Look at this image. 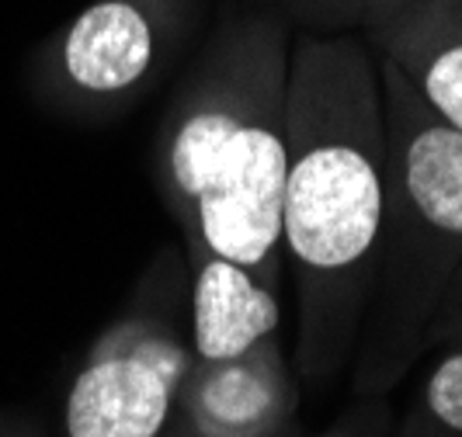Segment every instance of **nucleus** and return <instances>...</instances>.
<instances>
[{"label": "nucleus", "mask_w": 462, "mask_h": 437, "mask_svg": "<svg viewBox=\"0 0 462 437\" xmlns=\"http://www.w3.org/2000/svg\"><path fill=\"white\" fill-rule=\"evenodd\" d=\"M161 49L157 11L143 0H97L63 39V73L88 97H118L146 80Z\"/></svg>", "instance_id": "obj_7"}, {"label": "nucleus", "mask_w": 462, "mask_h": 437, "mask_svg": "<svg viewBox=\"0 0 462 437\" xmlns=\"http://www.w3.org/2000/svg\"><path fill=\"white\" fill-rule=\"evenodd\" d=\"M424 420L445 437H462V344L452 347L424 382Z\"/></svg>", "instance_id": "obj_9"}, {"label": "nucleus", "mask_w": 462, "mask_h": 437, "mask_svg": "<svg viewBox=\"0 0 462 437\" xmlns=\"http://www.w3.org/2000/svg\"><path fill=\"white\" fill-rule=\"evenodd\" d=\"M320 437H351V434H347V427H334L330 434H320Z\"/></svg>", "instance_id": "obj_11"}, {"label": "nucleus", "mask_w": 462, "mask_h": 437, "mask_svg": "<svg viewBox=\"0 0 462 437\" xmlns=\"http://www.w3.org/2000/svg\"><path fill=\"white\" fill-rule=\"evenodd\" d=\"M300 392L282 358L278 333L261 337L236 358H191L178 410L195 437H272L296 414Z\"/></svg>", "instance_id": "obj_5"}, {"label": "nucleus", "mask_w": 462, "mask_h": 437, "mask_svg": "<svg viewBox=\"0 0 462 437\" xmlns=\"http://www.w3.org/2000/svg\"><path fill=\"white\" fill-rule=\"evenodd\" d=\"M191 351L157 316L112 323L67 392L63 437H161Z\"/></svg>", "instance_id": "obj_4"}, {"label": "nucleus", "mask_w": 462, "mask_h": 437, "mask_svg": "<svg viewBox=\"0 0 462 437\" xmlns=\"http://www.w3.org/2000/svg\"><path fill=\"white\" fill-rule=\"evenodd\" d=\"M191 264V358H236L278 333V292L219 253L185 250Z\"/></svg>", "instance_id": "obj_8"}, {"label": "nucleus", "mask_w": 462, "mask_h": 437, "mask_svg": "<svg viewBox=\"0 0 462 437\" xmlns=\"http://www.w3.org/2000/svg\"><path fill=\"white\" fill-rule=\"evenodd\" d=\"M365 42L462 132V0H365Z\"/></svg>", "instance_id": "obj_6"}, {"label": "nucleus", "mask_w": 462, "mask_h": 437, "mask_svg": "<svg viewBox=\"0 0 462 437\" xmlns=\"http://www.w3.org/2000/svg\"><path fill=\"white\" fill-rule=\"evenodd\" d=\"M386 198L375 52L355 35H300L289 52L282 260L296 275V365L306 382L358 347Z\"/></svg>", "instance_id": "obj_1"}, {"label": "nucleus", "mask_w": 462, "mask_h": 437, "mask_svg": "<svg viewBox=\"0 0 462 437\" xmlns=\"http://www.w3.org/2000/svg\"><path fill=\"white\" fill-rule=\"evenodd\" d=\"M445 337H462V268L452 278L439 316H435V326H431V341H445Z\"/></svg>", "instance_id": "obj_10"}, {"label": "nucleus", "mask_w": 462, "mask_h": 437, "mask_svg": "<svg viewBox=\"0 0 462 437\" xmlns=\"http://www.w3.org/2000/svg\"><path fill=\"white\" fill-rule=\"evenodd\" d=\"M289 32L275 18H236L185 77L161 142L157 185L185 250L282 281Z\"/></svg>", "instance_id": "obj_2"}, {"label": "nucleus", "mask_w": 462, "mask_h": 437, "mask_svg": "<svg viewBox=\"0 0 462 437\" xmlns=\"http://www.w3.org/2000/svg\"><path fill=\"white\" fill-rule=\"evenodd\" d=\"M386 118V198L369 302L358 330L362 392L393 386L431 344L441 299L462 268V132L445 125L375 56Z\"/></svg>", "instance_id": "obj_3"}]
</instances>
